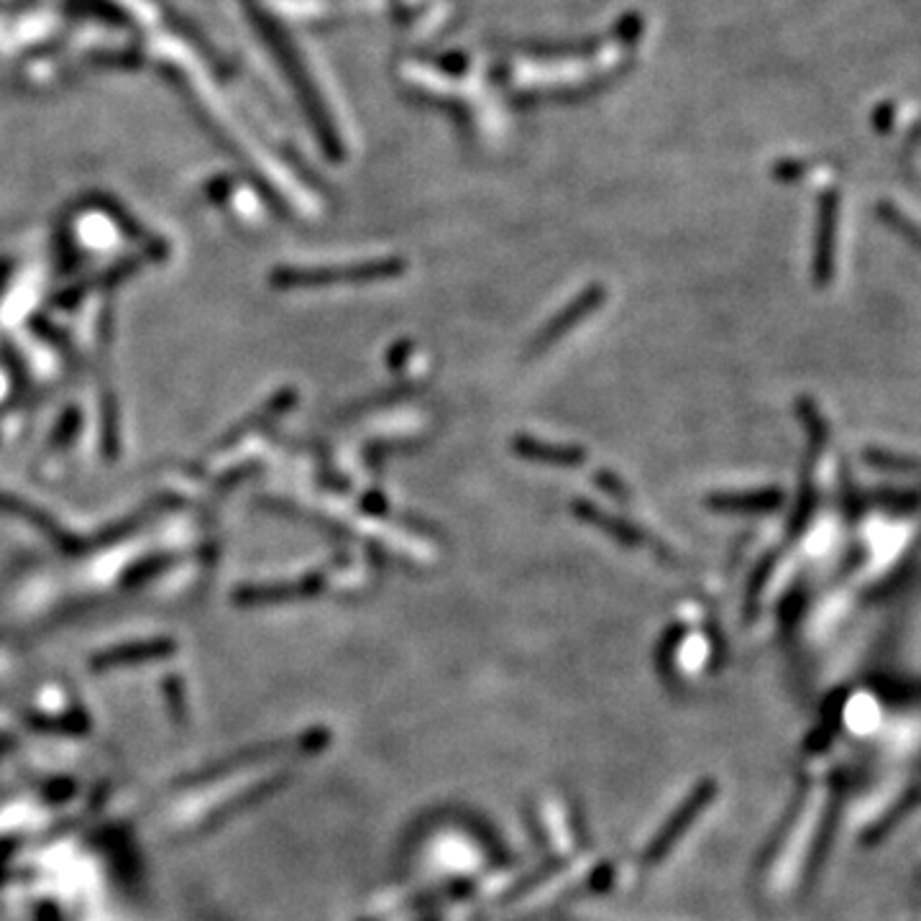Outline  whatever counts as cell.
Masks as SVG:
<instances>
[{"instance_id":"obj_5","label":"cell","mask_w":921,"mask_h":921,"mask_svg":"<svg viewBox=\"0 0 921 921\" xmlns=\"http://www.w3.org/2000/svg\"><path fill=\"white\" fill-rule=\"evenodd\" d=\"M781 502L778 491H758V495H714L709 497V507L722 512H750V510H773Z\"/></svg>"},{"instance_id":"obj_1","label":"cell","mask_w":921,"mask_h":921,"mask_svg":"<svg viewBox=\"0 0 921 921\" xmlns=\"http://www.w3.org/2000/svg\"><path fill=\"white\" fill-rule=\"evenodd\" d=\"M405 271L402 259H376L351 264V267L341 269H312V271H282L274 277L277 284L282 287H323L333 282H376V280H395Z\"/></svg>"},{"instance_id":"obj_4","label":"cell","mask_w":921,"mask_h":921,"mask_svg":"<svg viewBox=\"0 0 921 921\" xmlns=\"http://www.w3.org/2000/svg\"><path fill=\"white\" fill-rule=\"evenodd\" d=\"M576 515L581 517V520H587V523H591V525L602 527V530L610 533L612 538H617L619 542H625V546H642V542H645V535H642V530H638V527H632V525H627L625 520L604 515V512L599 510V507H591L587 502H578L576 504Z\"/></svg>"},{"instance_id":"obj_3","label":"cell","mask_w":921,"mask_h":921,"mask_svg":"<svg viewBox=\"0 0 921 921\" xmlns=\"http://www.w3.org/2000/svg\"><path fill=\"white\" fill-rule=\"evenodd\" d=\"M517 456H523L527 461L538 463H553V466H578V463L587 461V451L578 446H555V443H546L530 435H517L512 443Z\"/></svg>"},{"instance_id":"obj_2","label":"cell","mask_w":921,"mask_h":921,"mask_svg":"<svg viewBox=\"0 0 921 921\" xmlns=\"http://www.w3.org/2000/svg\"><path fill=\"white\" fill-rule=\"evenodd\" d=\"M604 299H606V290L602 287V284H589V287L584 290L581 295L574 299V303L566 305V310L559 312V316H555L553 320H548L546 328H542V331L533 338L530 351L542 354V351H548V348H551L553 344H559V341L566 338V335L574 331V328L581 323V320H587L591 312H597L599 305H602Z\"/></svg>"}]
</instances>
